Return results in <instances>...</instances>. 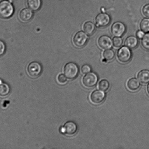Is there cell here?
<instances>
[{
    "mask_svg": "<svg viewBox=\"0 0 149 149\" xmlns=\"http://www.w3.org/2000/svg\"><path fill=\"white\" fill-rule=\"evenodd\" d=\"M138 38L134 36H131L127 38L125 42V46L130 49H134L138 44Z\"/></svg>",
    "mask_w": 149,
    "mask_h": 149,
    "instance_id": "cell-13",
    "label": "cell"
},
{
    "mask_svg": "<svg viewBox=\"0 0 149 149\" xmlns=\"http://www.w3.org/2000/svg\"><path fill=\"white\" fill-rule=\"evenodd\" d=\"M98 80V79L97 74L94 73L90 72L83 77V83L85 87L92 88L97 84Z\"/></svg>",
    "mask_w": 149,
    "mask_h": 149,
    "instance_id": "cell-8",
    "label": "cell"
},
{
    "mask_svg": "<svg viewBox=\"0 0 149 149\" xmlns=\"http://www.w3.org/2000/svg\"><path fill=\"white\" fill-rule=\"evenodd\" d=\"M126 31V27L123 23L120 22L114 23L111 28V32L115 37H120Z\"/></svg>",
    "mask_w": 149,
    "mask_h": 149,
    "instance_id": "cell-6",
    "label": "cell"
},
{
    "mask_svg": "<svg viewBox=\"0 0 149 149\" xmlns=\"http://www.w3.org/2000/svg\"><path fill=\"white\" fill-rule=\"evenodd\" d=\"M88 38L87 35L85 32L80 31L77 32L74 36L73 42L77 47L81 48L87 43Z\"/></svg>",
    "mask_w": 149,
    "mask_h": 149,
    "instance_id": "cell-5",
    "label": "cell"
},
{
    "mask_svg": "<svg viewBox=\"0 0 149 149\" xmlns=\"http://www.w3.org/2000/svg\"><path fill=\"white\" fill-rule=\"evenodd\" d=\"M33 15V12L31 9L25 8L20 12L19 17L22 21L27 22L31 19Z\"/></svg>",
    "mask_w": 149,
    "mask_h": 149,
    "instance_id": "cell-11",
    "label": "cell"
},
{
    "mask_svg": "<svg viewBox=\"0 0 149 149\" xmlns=\"http://www.w3.org/2000/svg\"><path fill=\"white\" fill-rule=\"evenodd\" d=\"M144 35H145V33H144V32L141 30L138 31L136 33L137 38L139 39H142Z\"/></svg>",
    "mask_w": 149,
    "mask_h": 149,
    "instance_id": "cell-28",
    "label": "cell"
},
{
    "mask_svg": "<svg viewBox=\"0 0 149 149\" xmlns=\"http://www.w3.org/2000/svg\"><path fill=\"white\" fill-rule=\"evenodd\" d=\"M42 67L39 63L33 62L29 64L27 72L29 75L33 78H36L41 73Z\"/></svg>",
    "mask_w": 149,
    "mask_h": 149,
    "instance_id": "cell-4",
    "label": "cell"
},
{
    "mask_svg": "<svg viewBox=\"0 0 149 149\" xmlns=\"http://www.w3.org/2000/svg\"><path fill=\"white\" fill-rule=\"evenodd\" d=\"M117 57L120 62L122 63H127L131 60L132 52L127 46L122 47L118 51Z\"/></svg>",
    "mask_w": 149,
    "mask_h": 149,
    "instance_id": "cell-3",
    "label": "cell"
},
{
    "mask_svg": "<svg viewBox=\"0 0 149 149\" xmlns=\"http://www.w3.org/2000/svg\"><path fill=\"white\" fill-rule=\"evenodd\" d=\"M138 78L143 84H146L149 83V71L143 70L140 71L138 74Z\"/></svg>",
    "mask_w": 149,
    "mask_h": 149,
    "instance_id": "cell-14",
    "label": "cell"
},
{
    "mask_svg": "<svg viewBox=\"0 0 149 149\" xmlns=\"http://www.w3.org/2000/svg\"><path fill=\"white\" fill-rule=\"evenodd\" d=\"M112 41L113 46L116 48L121 47L123 43V40L120 37H115L113 38Z\"/></svg>",
    "mask_w": 149,
    "mask_h": 149,
    "instance_id": "cell-23",
    "label": "cell"
},
{
    "mask_svg": "<svg viewBox=\"0 0 149 149\" xmlns=\"http://www.w3.org/2000/svg\"><path fill=\"white\" fill-rule=\"evenodd\" d=\"M6 50L5 44L3 41L0 40V56H2L5 53Z\"/></svg>",
    "mask_w": 149,
    "mask_h": 149,
    "instance_id": "cell-25",
    "label": "cell"
},
{
    "mask_svg": "<svg viewBox=\"0 0 149 149\" xmlns=\"http://www.w3.org/2000/svg\"><path fill=\"white\" fill-rule=\"evenodd\" d=\"M114 52L110 49H106L103 54V56L105 60L107 61H111L113 59L115 56Z\"/></svg>",
    "mask_w": 149,
    "mask_h": 149,
    "instance_id": "cell-20",
    "label": "cell"
},
{
    "mask_svg": "<svg viewBox=\"0 0 149 149\" xmlns=\"http://www.w3.org/2000/svg\"><path fill=\"white\" fill-rule=\"evenodd\" d=\"M140 83L136 78H133L128 80L127 86L128 88L132 91H136L139 89L140 87Z\"/></svg>",
    "mask_w": 149,
    "mask_h": 149,
    "instance_id": "cell-15",
    "label": "cell"
},
{
    "mask_svg": "<svg viewBox=\"0 0 149 149\" xmlns=\"http://www.w3.org/2000/svg\"><path fill=\"white\" fill-rule=\"evenodd\" d=\"M91 68L88 65H85L82 67L81 72L83 74H88L91 71Z\"/></svg>",
    "mask_w": 149,
    "mask_h": 149,
    "instance_id": "cell-24",
    "label": "cell"
},
{
    "mask_svg": "<svg viewBox=\"0 0 149 149\" xmlns=\"http://www.w3.org/2000/svg\"><path fill=\"white\" fill-rule=\"evenodd\" d=\"M61 132L62 133H65V129L64 128V127H62L60 129Z\"/></svg>",
    "mask_w": 149,
    "mask_h": 149,
    "instance_id": "cell-29",
    "label": "cell"
},
{
    "mask_svg": "<svg viewBox=\"0 0 149 149\" xmlns=\"http://www.w3.org/2000/svg\"><path fill=\"white\" fill-rule=\"evenodd\" d=\"M147 93H148V94L149 95V84H148V86H147Z\"/></svg>",
    "mask_w": 149,
    "mask_h": 149,
    "instance_id": "cell-30",
    "label": "cell"
},
{
    "mask_svg": "<svg viewBox=\"0 0 149 149\" xmlns=\"http://www.w3.org/2000/svg\"><path fill=\"white\" fill-rule=\"evenodd\" d=\"M141 43L144 49L149 51V32L144 35L141 40Z\"/></svg>",
    "mask_w": 149,
    "mask_h": 149,
    "instance_id": "cell-22",
    "label": "cell"
},
{
    "mask_svg": "<svg viewBox=\"0 0 149 149\" xmlns=\"http://www.w3.org/2000/svg\"><path fill=\"white\" fill-rule=\"evenodd\" d=\"M14 12V7L9 1L3 0L0 1V17L3 19L9 18Z\"/></svg>",
    "mask_w": 149,
    "mask_h": 149,
    "instance_id": "cell-1",
    "label": "cell"
},
{
    "mask_svg": "<svg viewBox=\"0 0 149 149\" xmlns=\"http://www.w3.org/2000/svg\"><path fill=\"white\" fill-rule=\"evenodd\" d=\"M79 68L76 64L70 62L65 65L64 68V74L69 79H73L78 75Z\"/></svg>",
    "mask_w": 149,
    "mask_h": 149,
    "instance_id": "cell-2",
    "label": "cell"
},
{
    "mask_svg": "<svg viewBox=\"0 0 149 149\" xmlns=\"http://www.w3.org/2000/svg\"><path fill=\"white\" fill-rule=\"evenodd\" d=\"M110 84L109 81L106 79H103L99 82L98 85L99 88L103 91H107L108 90Z\"/></svg>",
    "mask_w": 149,
    "mask_h": 149,
    "instance_id": "cell-21",
    "label": "cell"
},
{
    "mask_svg": "<svg viewBox=\"0 0 149 149\" xmlns=\"http://www.w3.org/2000/svg\"><path fill=\"white\" fill-rule=\"evenodd\" d=\"M27 4L29 8L32 10L37 11L41 6V0H27Z\"/></svg>",
    "mask_w": 149,
    "mask_h": 149,
    "instance_id": "cell-18",
    "label": "cell"
},
{
    "mask_svg": "<svg viewBox=\"0 0 149 149\" xmlns=\"http://www.w3.org/2000/svg\"><path fill=\"white\" fill-rule=\"evenodd\" d=\"M65 133L68 135H72L76 132L77 126L75 123L72 121H69L66 123L64 126Z\"/></svg>",
    "mask_w": 149,
    "mask_h": 149,
    "instance_id": "cell-12",
    "label": "cell"
},
{
    "mask_svg": "<svg viewBox=\"0 0 149 149\" xmlns=\"http://www.w3.org/2000/svg\"><path fill=\"white\" fill-rule=\"evenodd\" d=\"M99 46L104 49H111L113 45V41L109 36H100L98 41Z\"/></svg>",
    "mask_w": 149,
    "mask_h": 149,
    "instance_id": "cell-10",
    "label": "cell"
},
{
    "mask_svg": "<svg viewBox=\"0 0 149 149\" xmlns=\"http://www.w3.org/2000/svg\"><path fill=\"white\" fill-rule=\"evenodd\" d=\"M83 29L85 33L87 36H91L94 33L95 30V26L92 22H87L84 24Z\"/></svg>",
    "mask_w": 149,
    "mask_h": 149,
    "instance_id": "cell-17",
    "label": "cell"
},
{
    "mask_svg": "<svg viewBox=\"0 0 149 149\" xmlns=\"http://www.w3.org/2000/svg\"><path fill=\"white\" fill-rule=\"evenodd\" d=\"M106 98V94L101 90H96L93 91L90 96V100L95 104L101 103Z\"/></svg>",
    "mask_w": 149,
    "mask_h": 149,
    "instance_id": "cell-9",
    "label": "cell"
},
{
    "mask_svg": "<svg viewBox=\"0 0 149 149\" xmlns=\"http://www.w3.org/2000/svg\"><path fill=\"white\" fill-rule=\"evenodd\" d=\"M141 30L144 33L149 32V18H145L141 20L140 24Z\"/></svg>",
    "mask_w": 149,
    "mask_h": 149,
    "instance_id": "cell-19",
    "label": "cell"
},
{
    "mask_svg": "<svg viewBox=\"0 0 149 149\" xmlns=\"http://www.w3.org/2000/svg\"><path fill=\"white\" fill-rule=\"evenodd\" d=\"M10 92V88L9 85L3 83L0 79V97H4L8 95Z\"/></svg>",
    "mask_w": 149,
    "mask_h": 149,
    "instance_id": "cell-16",
    "label": "cell"
},
{
    "mask_svg": "<svg viewBox=\"0 0 149 149\" xmlns=\"http://www.w3.org/2000/svg\"><path fill=\"white\" fill-rule=\"evenodd\" d=\"M66 77L64 74H61L58 76V80L59 83H64L66 82L67 79Z\"/></svg>",
    "mask_w": 149,
    "mask_h": 149,
    "instance_id": "cell-27",
    "label": "cell"
},
{
    "mask_svg": "<svg viewBox=\"0 0 149 149\" xmlns=\"http://www.w3.org/2000/svg\"><path fill=\"white\" fill-rule=\"evenodd\" d=\"M111 18L110 16L106 13H101L96 16L95 19L96 26L98 27H105L110 23Z\"/></svg>",
    "mask_w": 149,
    "mask_h": 149,
    "instance_id": "cell-7",
    "label": "cell"
},
{
    "mask_svg": "<svg viewBox=\"0 0 149 149\" xmlns=\"http://www.w3.org/2000/svg\"><path fill=\"white\" fill-rule=\"evenodd\" d=\"M142 12L144 16L149 18V4L144 6L143 8Z\"/></svg>",
    "mask_w": 149,
    "mask_h": 149,
    "instance_id": "cell-26",
    "label": "cell"
}]
</instances>
